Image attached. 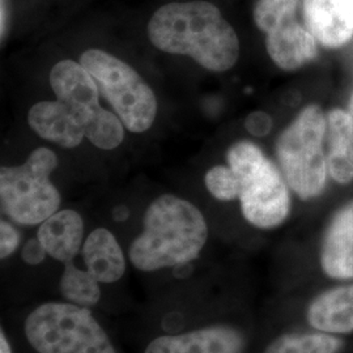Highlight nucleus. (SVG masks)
Instances as JSON below:
<instances>
[{"label": "nucleus", "mask_w": 353, "mask_h": 353, "mask_svg": "<svg viewBox=\"0 0 353 353\" xmlns=\"http://www.w3.org/2000/svg\"><path fill=\"white\" fill-rule=\"evenodd\" d=\"M152 43L165 52L189 55L204 68L225 72L240 58V39L220 10L207 1L170 3L153 13Z\"/></svg>", "instance_id": "obj_1"}, {"label": "nucleus", "mask_w": 353, "mask_h": 353, "mask_svg": "<svg viewBox=\"0 0 353 353\" xmlns=\"http://www.w3.org/2000/svg\"><path fill=\"white\" fill-rule=\"evenodd\" d=\"M208 239V227L196 205L176 195L154 199L144 214V229L130 245L128 258L143 272L192 263Z\"/></svg>", "instance_id": "obj_2"}, {"label": "nucleus", "mask_w": 353, "mask_h": 353, "mask_svg": "<svg viewBox=\"0 0 353 353\" xmlns=\"http://www.w3.org/2000/svg\"><path fill=\"white\" fill-rule=\"evenodd\" d=\"M327 117L319 103H307L275 143V156L290 189L303 202L319 198L328 185Z\"/></svg>", "instance_id": "obj_3"}, {"label": "nucleus", "mask_w": 353, "mask_h": 353, "mask_svg": "<svg viewBox=\"0 0 353 353\" xmlns=\"http://www.w3.org/2000/svg\"><path fill=\"white\" fill-rule=\"evenodd\" d=\"M228 165L240 185L241 212L252 227L278 228L290 214V186L278 164L259 145L240 140L229 147Z\"/></svg>", "instance_id": "obj_4"}, {"label": "nucleus", "mask_w": 353, "mask_h": 353, "mask_svg": "<svg viewBox=\"0 0 353 353\" xmlns=\"http://www.w3.org/2000/svg\"><path fill=\"white\" fill-rule=\"evenodd\" d=\"M24 332L38 353H117L89 307L75 303L39 305L26 316Z\"/></svg>", "instance_id": "obj_5"}, {"label": "nucleus", "mask_w": 353, "mask_h": 353, "mask_svg": "<svg viewBox=\"0 0 353 353\" xmlns=\"http://www.w3.org/2000/svg\"><path fill=\"white\" fill-rule=\"evenodd\" d=\"M58 159L48 148L32 152L20 166L0 169V199L3 212L21 225L42 224L61 205V194L51 183Z\"/></svg>", "instance_id": "obj_6"}, {"label": "nucleus", "mask_w": 353, "mask_h": 353, "mask_svg": "<svg viewBox=\"0 0 353 353\" xmlns=\"http://www.w3.org/2000/svg\"><path fill=\"white\" fill-rule=\"evenodd\" d=\"M80 64L128 131L139 134L153 125L157 114L156 96L132 67L97 49L85 51Z\"/></svg>", "instance_id": "obj_7"}, {"label": "nucleus", "mask_w": 353, "mask_h": 353, "mask_svg": "<svg viewBox=\"0 0 353 353\" xmlns=\"http://www.w3.org/2000/svg\"><path fill=\"white\" fill-rule=\"evenodd\" d=\"M303 26L322 49L341 50L353 39L350 0H303Z\"/></svg>", "instance_id": "obj_8"}, {"label": "nucleus", "mask_w": 353, "mask_h": 353, "mask_svg": "<svg viewBox=\"0 0 353 353\" xmlns=\"http://www.w3.org/2000/svg\"><path fill=\"white\" fill-rule=\"evenodd\" d=\"M50 85L58 101L75 114L84 128L101 109L99 87L81 64L68 59L58 62L51 70Z\"/></svg>", "instance_id": "obj_9"}, {"label": "nucleus", "mask_w": 353, "mask_h": 353, "mask_svg": "<svg viewBox=\"0 0 353 353\" xmlns=\"http://www.w3.org/2000/svg\"><path fill=\"white\" fill-rule=\"evenodd\" d=\"M265 50L281 71L296 72L316 62L321 46L303 23L294 17L265 34Z\"/></svg>", "instance_id": "obj_10"}, {"label": "nucleus", "mask_w": 353, "mask_h": 353, "mask_svg": "<svg viewBox=\"0 0 353 353\" xmlns=\"http://www.w3.org/2000/svg\"><path fill=\"white\" fill-rule=\"evenodd\" d=\"M245 341L240 331L216 325L178 335H163L148 344L144 353H241Z\"/></svg>", "instance_id": "obj_11"}, {"label": "nucleus", "mask_w": 353, "mask_h": 353, "mask_svg": "<svg viewBox=\"0 0 353 353\" xmlns=\"http://www.w3.org/2000/svg\"><path fill=\"white\" fill-rule=\"evenodd\" d=\"M319 262L332 279H353V201L332 214L321 241Z\"/></svg>", "instance_id": "obj_12"}, {"label": "nucleus", "mask_w": 353, "mask_h": 353, "mask_svg": "<svg viewBox=\"0 0 353 353\" xmlns=\"http://www.w3.org/2000/svg\"><path fill=\"white\" fill-rule=\"evenodd\" d=\"M326 117L328 176L334 183L348 186L353 182V114L334 106L326 110Z\"/></svg>", "instance_id": "obj_13"}, {"label": "nucleus", "mask_w": 353, "mask_h": 353, "mask_svg": "<svg viewBox=\"0 0 353 353\" xmlns=\"http://www.w3.org/2000/svg\"><path fill=\"white\" fill-rule=\"evenodd\" d=\"M28 123L41 138L63 148H75L85 138L83 123L58 100L36 103L28 113Z\"/></svg>", "instance_id": "obj_14"}, {"label": "nucleus", "mask_w": 353, "mask_h": 353, "mask_svg": "<svg viewBox=\"0 0 353 353\" xmlns=\"http://www.w3.org/2000/svg\"><path fill=\"white\" fill-rule=\"evenodd\" d=\"M84 223L74 210H63L51 214L38 229V240L46 249L48 255L63 265L74 262L83 249Z\"/></svg>", "instance_id": "obj_15"}, {"label": "nucleus", "mask_w": 353, "mask_h": 353, "mask_svg": "<svg viewBox=\"0 0 353 353\" xmlns=\"http://www.w3.org/2000/svg\"><path fill=\"white\" fill-rule=\"evenodd\" d=\"M81 255L89 274L101 284H113L126 272V258L113 233L94 229L84 241Z\"/></svg>", "instance_id": "obj_16"}, {"label": "nucleus", "mask_w": 353, "mask_h": 353, "mask_svg": "<svg viewBox=\"0 0 353 353\" xmlns=\"http://www.w3.org/2000/svg\"><path fill=\"white\" fill-rule=\"evenodd\" d=\"M307 322L322 332H352L353 284L321 293L307 309Z\"/></svg>", "instance_id": "obj_17"}, {"label": "nucleus", "mask_w": 353, "mask_h": 353, "mask_svg": "<svg viewBox=\"0 0 353 353\" xmlns=\"http://www.w3.org/2000/svg\"><path fill=\"white\" fill-rule=\"evenodd\" d=\"M100 281H97L87 270H81L68 262L59 280V290L64 300L83 307H92L101 300Z\"/></svg>", "instance_id": "obj_18"}, {"label": "nucleus", "mask_w": 353, "mask_h": 353, "mask_svg": "<svg viewBox=\"0 0 353 353\" xmlns=\"http://www.w3.org/2000/svg\"><path fill=\"white\" fill-rule=\"evenodd\" d=\"M343 341L328 334H283L265 353H336Z\"/></svg>", "instance_id": "obj_19"}, {"label": "nucleus", "mask_w": 353, "mask_h": 353, "mask_svg": "<svg viewBox=\"0 0 353 353\" xmlns=\"http://www.w3.org/2000/svg\"><path fill=\"white\" fill-rule=\"evenodd\" d=\"M125 125L118 115L101 108L84 128L85 138L101 150L117 148L125 138Z\"/></svg>", "instance_id": "obj_20"}, {"label": "nucleus", "mask_w": 353, "mask_h": 353, "mask_svg": "<svg viewBox=\"0 0 353 353\" xmlns=\"http://www.w3.org/2000/svg\"><path fill=\"white\" fill-rule=\"evenodd\" d=\"M300 0H258L254 7V21L265 34L281 23L297 17Z\"/></svg>", "instance_id": "obj_21"}, {"label": "nucleus", "mask_w": 353, "mask_h": 353, "mask_svg": "<svg viewBox=\"0 0 353 353\" xmlns=\"http://www.w3.org/2000/svg\"><path fill=\"white\" fill-rule=\"evenodd\" d=\"M210 194L221 202H232L240 196L239 179L229 165H216L204 176Z\"/></svg>", "instance_id": "obj_22"}, {"label": "nucleus", "mask_w": 353, "mask_h": 353, "mask_svg": "<svg viewBox=\"0 0 353 353\" xmlns=\"http://www.w3.org/2000/svg\"><path fill=\"white\" fill-rule=\"evenodd\" d=\"M274 127V119L263 110L252 112L245 119V128L254 138H265Z\"/></svg>", "instance_id": "obj_23"}, {"label": "nucleus", "mask_w": 353, "mask_h": 353, "mask_svg": "<svg viewBox=\"0 0 353 353\" xmlns=\"http://www.w3.org/2000/svg\"><path fill=\"white\" fill-rule=\"evenodd\" d=\"M20 243V234L14 228L1 220L0 223V258L7 259L11 256Z\"/></svg>", "instance_id": "obj_24"}, {"label": "nucleus", "mask_w": 353, "mask_h": 353, "mask_svg": "<svg viewBox=\"0 0 353 353\" xmlns=\"http://www.w3.org/2000/svg\"><path fill=\"white\" fill-rule=\"evenodd\" d=\"M46 249L41 243V241L37 239H30L26 241L23 250H21V259L26 262V265H41L45 258H46Z\"/></svg>", "instance_id": "obj_25"}, {"label": "nucleus", "mask_w": 353, "mask_h": 353, "mask_svg": "<svg viewBox=\"0 0 353 353\" xmlns=\"http://www.w3.org/2000/svg\"><path fill=\"white\" fill-rule=\"evenodd\" d=\"M130 216V210L127 208L126 205H117L113 210V219L118 223H123L126 221Z\"/></svg>", "instance_id": "obj_26"}, {"label": "nucleus", "mask_w": 353, "mask_h": 353, "mask_svg": "<svg viewBox=\"0 0 353 353\" xmlns=\"http://www.w3.org/2000/svg\"><path fill=\"white\" fill-rule=\"evenodd\" d=\"M173 270H174V276L176 278L183 279L191 274L192 267H191V263H183V265H178L176 267H173Z\"/></svg>", "instance_id": "obj_27"}, {"label": "nucleus", "mask_w": 353, "mask_h": 353, "mask_svg": "<svg viewBox=\"0 0 353 353\" xmlns=\"http://www.w3.org/2000/svg\"><path fill=\"white\" fill-rule=\"evenodd\" d=\"M0 353H12V348L10 345V341L6 336V332L1 330L0 332Z\"/></svg>", "instance_id": "obj_28"}, {"label": "nucleus", "mask_w": 353, "mask_h": 353, "mask_svg": "<svg viewBox=\"0 0 353 353\" xmlns=\"http://www.w3.org/2000/svg\"><path fill=\"white\" fill-rule=\"evenodd\" d=\"M350 112L353 114V96L352 99H351V102H350Z\"/></svg>", "instance_id": "obj_29"}, {"label": "nucleus", "mask_w": 353, "mask_h": 353, "mask_svg": "<svg viewBox=\"0 0 353 353\" xmlns=\"http://www.w3.org/2000/svg\"><path fill=\"white\" fill-rule=\"evenodd\" d=\"M350 3H351V11H352L353 16V0H350Z\"/></svg>", "instance_id": "obj_30"}]
</instances>
